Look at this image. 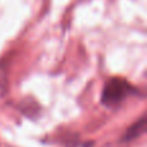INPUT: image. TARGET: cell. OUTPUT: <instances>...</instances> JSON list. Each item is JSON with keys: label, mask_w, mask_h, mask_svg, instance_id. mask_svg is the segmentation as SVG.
I'll list each match as a JSON object with an SVG mask.
<instances>
[{"label": "cell", "mask_w": 147, "mask_h": 147, "mask_svg": "<svg viewBox=\"0 0 147 147\" xmlns=\"http://www.w3.org/2000/svg\"><path fill=\"white\" fill-rule=\"evenodd\" d=\"M20 110L22 111V114H25L26 116L31 117H36L39 114H40V110L41 107L39 106V103L32 98H26L23 99V102L20 105Z\"/></svg>", "instance_id": "3"}, {"label": "cell", "mask_w": 147, "mask_h": 147, "mask_svg": "<svg viewBox=\"0 0 147 147\" xmlns=\"http://www.w3.org/2000/svg\"><path fill=\"white\" fill-rule=\"evenodd\" d=\"M146 125H147V119H146V115H143L140 120L133 123V124L123 133L120 142H130V141L141 137V136L146 132Z\"/></svg>", "instance_id": "2"}, {"label": "cell", "mask_w": 147, "mask_h": 147, "mask_svg": "<svg viewBox=\"0 0 147 147\" xmlns=\"http://www.w3.org/2000/svg\"><path fill=\"white\" fill-rule=\"evenodd\" d=\"M129 96H140V90L128 80L116 76L105 83L101 93V102L107 107H116Z\"/></svg>", "instance_id": "1"}, {"label": "cell", "mask_w": 147, "mask_h": 147, "mask_svg": "<svg viewBox=\"0 0 147 147\" xmlns=\"http://www.w3.org/2000/svg\"><path fill=\"white\" fill-rule=\"evenodd\" d=\"M7 67L8 61L1 59L0 61V88L3 89H5V86H7Z\"/></svg>", "instance_id": "4"}]
</instances>
